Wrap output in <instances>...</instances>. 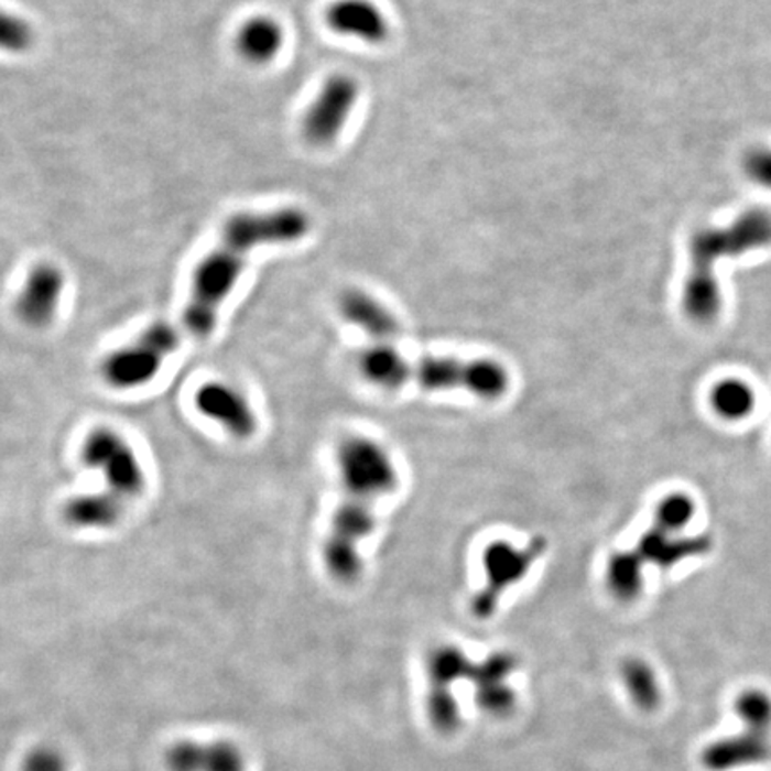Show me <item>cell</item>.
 Wrapping results in <instances>:
<instances>
[{"instance_id": "8", "label": "cell", "mask_w": 771, "mask_h": 771, "mask_svg": "<svg viewBox=\"0 0 771 771\" xmlns=\"http://www.w3.org/2000/svg\"><path fill=\"white\" fill-rule=\"evenodd\" d=\"M193 408L203 419L235 437L238 442H247L258 434L259 419L254 405L243 390L227 381L203 382L193 391Z\"/></svg>"}, {"instance_id": "22", "label": "cell", "mask_w": 771, "mask_h": 771, "mask_svg": "<svg viewBox=\"0 0 771 771\" xmlns=\"http://www.w3.org/2000/svg\"><path fill=\"white\" fill-rule=\"evenodd\" d=\"M738 715L745 727L771 732V696L761 689H750L738 698Z\"/></svg>"}, {"instance_id": "24", "label": "cell", "mask_w": 771, "mask_h": 771, "mask_svg": "<svg viewBox=\"0 0 771 771\" xmlns=\"http://www.w3.org/2000/svg\"><path fill=\"white\" fill-rule=\"evenodd\" d=\"M745 174L762 188L771 189V149L756 146L745 155Z\"/></svg>"}, {"instance_id": "9", "label": "cell", "mask_w": 771, "mask_h": 771, "mask_svg": "<svg viewBox=\"0 0 771 771\" xmlns=\"http://www.w3.org/2000/svg\"><path fill=\"white\" fill-rule=\"evenodd\" d=\"M359 99V83L348 74H335L325 80L322 90L306 111L302 129L313 145H329L344 131L348 117Z\"/></svg>"}, {"instance_id": "14", "label": "cell", "mask_w": 771, "mask_h": 771, "mask_svg": "<svg viewBox=\"0 0 771 771\" xmlns=\"http://www.w3.org/2000/svg\"><path fill=\"white\" fill-rule=\"evenodd\" d=\"M325 20L335 33L379 45L390 36V24L372 0H336L327 8Z\"/></svg>"}, {"instance_id": "3", "label": "cell", "mask_w": 771, "mask_h": 771, "mask_svg": "<svg viewBox=\"0 0 771 771\" xmlns=\"http://www.w3.org/2000/svg\"><path fill=\"white\" fill-rule=\"evenodd\" d=\"M771 245V213L750 209L727 227L696 231L689 245V273L682 286L681 307L687 321L706 325L721 311V290L715 267L724 258H736Z\"/></svg>"}, {"instance_id": "17", "label": "cell", "mask_w": 771, "mask_h": 771, "mask_svg": "<svg viewBox=\"0 0 771 771\" xmlns=\"http://www.w3.org/2000/svg\"><path fill=\"white\" fill-rule=\"evenodd\" d=\"M770 734L747 727V732L741 736L718 741L706 752V767L713 771H727L770 761Z\"/></svg>"}, {"instance_id": "4", "label": "cell", "mask_w": 771, "mask_h": 771, "mask_svg": "<svg viewBox=\"0 0 771 771\" xmlns=\"http://www.w3.org/2000/svg\"><path fill=\"white\" fill-rule=\"evenodd\" d=\"M181 341L177 327L169 322H154L100 359V379L115 391L143 390L160 377L166 362L180 350Z\"/></svg>"}, {"instance_id": "6", "label": "cell", "mask_w": 771, "mask_h": 771, "mask_svg": "<svg viewBox=\"0 0 771 771\" xmlns=\"http://www.w3.org/2000/svg\"><path fill=\"white\" fill-rule=\"evenodd\" d=\"M79 459L86 470L100 477L102 491L132 508L146 488L145 466L128 437L111 425H97L80 443Z\"/></svg>"}, {"instance_id": "7", "label": "cell", "mask_w": 771, "mask_h": 771, "mask_svg": "<svg viewBox=\"0 0 771 771\" xmlns=\"http://www.w3.org/2000/svg\"><path fill=\"white\" fill-rule=\"evenodd\" d=\"M549 551V541L545 536H534L528 545L514 546L508 540H495L485 546L482 551V572L485 584L471 598V612L479 620H489L493 617L503 595L509 589L522 583L523 578L531 574L537 561Z\"/></svg>"}, {"instance_id": "18", "label": "cell", "mask_w": 771, "mask_h": 771, "mask_svg": "<svg viewBox=\"0 0 771 771\" xmlns=\"http://www.w3.org/2000/svg\"><path fill=\"white\" fill-rule=\"evenodd\" d=\"M284 29L272 17H252L241 25L236 36V48L241 57L254 65L273 62L283 51Z\"/></svg>"}, {"instance_id": "1", "label": "cell", "mask_w": 771, "mask_h": 771, "mask_svg": "<svg viewBox=\"0 0 771 771\" xmlns=\"http://www.w3.org/2000/svg\"><path fill=\"white\" fill-rule=\"evenodd\" d=\"M339 497L321 545L325 574L354 584L365 569L362 546L376 534L379 503L400 488L395 457L376 437L347 434L335 450Z\"/></svg>"}, {"instance_id": "23", "label": "cell", "mask_w": 771, "mask_h": 771, "mask_svg": "<svg viewBox=\"0 0 771 771\" xmlns=\"http://www.w3.org/2000/svg\"><path fill=\"white\" fill-rule=\"evenodd\" d=\"M34 34L31 25L17 14H2V25H0V43L2 48L10 52H24L31 47Z\"/></svg>"}, {"instance_id": "19", "label": "cell", "mask_w": 771, "mask_h": 771, "mask_svg": "<svg viewBox=\"0 0 771 771\" xmlns=\"http://www.w3.org/2000/svg\"><path fill=\"white\" fill-rule=\"evenodd\" d=\"M707 402L718 419L736 424L752 416L758 408V393L745 379L724 377L710 386Z\"/></svg>"}, {"instance_id": "13", "label": "cell", "mask_w": 771, "mask_h": 771, "mask_svg": "<svg viewBox=\"0 0 771 771\" xmlns=\"http://www.w3.org/2000/svg\"><path fill=\"white\" fill-rule=\"evenodd\" d=\"M128 503L118 500L102 489L77 493L63 503L62 518L66 528L74 531H113L128 517Z\"/></svg>"}, {"instance_id": "10", "label": "cell", "mask_w": 771, "mask_h": 771, "mask_svg": "<svg viewBox=\"0 0 771 771\" xmlns=\"http://www.w3.org/2000/svg\"><path fill=\"white\" fill-rule=\"evenodd\" d=\"M66 279L56 264L39 263L29 270L14 311L20 321L33 329H43L54 322L65 293Z\"/></svg>"}, {"instance_id": "16", "label": "cell", "mask_w": 771, "mask_h": 771, "mask_svg": "<svg viewBox=\"0 0 771 771\" xmlns=\"http://www.w3.org/2000/svg\"><path fill=\"white\" fill-rule=\"evenodd\" d=\"M359 376L377 390L399 391L411 382V359L397 344H368L359 350Z\"/></svg>"}, {"instance_id": "15", "label": "cell", "mask_w": 771, "mask_h": 771, "mask_svg": "<svg viewBox=\"0 0 771 771\" xmlns=\"http://www.w3.org/2000/svg\"><path fill=\"white\" fill-rule=\"evenodd\" d=\"M169 771H245L243 756L227 741H181L165 756Z\"/></svg>"}, {"instance_id": "21", "label": "cell", "mask_w": 771, "mask_h": 771, "mask_svg": "<svg viewBox=\"0 0 771 771\" xmlns=\"http://www.w3.org/2000/svg\"><path fill=\"white\" fill-rule=\"evenodd\" d=\"M696 511L698 508L692 495L686 491H672L655 503L652 523L669 531L684 532L695 520Z\"/></svg>"}, {"instance_id": "2", "label": "cell", "mask_w": 771, "mask_h": 771, "mask_svg": "<svg viewBox=\"0 0 771 771\" xmlns=\"http://www.w3.org/2000/svg\"><path fill=\"white\" fill-rule=\"evenodd\" d=\"M311 220L298 207L238 213L227 220L217 247L193 272L183 325L189 336L206 339L217 329L218 316L240 281L250 252L263 245L293 243L310 231Z\"/></svg>"}, {"instance_id": "12", "label": "cell", "mask_w": 771, "mask_h": 771, "mask_svg": "<svg viewBox=\"0 0 771 771\" xmlns=\"http://www.w3.org/2000/svg\"><path fill=\"white\" fill-rule=\"evenodd\" d=\"M339 315L347 324L361 330L368 344H397L402 336V325L395 313L379 298L362 290H347L338 301Z\"/></svg>"}, {"instance_id": "5", "label": "cell", "mask_w": 771, "mask_h": 771, "mask_svg": "<svg viewBox=\"0 0 771 771\" xmlns=\"http://www.w3.org/2000/svg\"><path fill=\"white\" fill-rule=\"evenodd\" d=\"M411 382L428 393L463 391L485 402H497L511 390V373L497 359L428 354L411 361Z\"/></svg>"}, {"instance_id": "25", "label": "cell", "mask_w": 771, "mask_h": 771, "mask_svg": "<svg viewBox=\"0 0 771 771\" xmlns=\"http://www.w3.org/2000/svg\"><path fill=\"white\" fill-rule=\"evenodd\" d=\"M24 771H66V768L62 756L48 748H42L25 759Z\"/></svg>"}, {"instance_id": "11", "label": "cell", "mask_w": 771, "mask_h": 771, "mask_svg": "<svg viewBox=\"0 0 771 771\" xmlns=\"http://www.w3.org/2000/svg\"><path fill=\"white\" fill-rule=\"evenodd\" d=\"M710 540L704 534L689 536L684 532H673L669 529L650 525L641 534L632 551L640 557L647 568L654 566L661 572H669L684 561L695 560L702 555L709 554Z\"/></svg>"}, {"instance_id": "20", "label": "cell", "mask_w": 771, "mask_h": 771, "mask_svg": "<svg viewBox=\"0 0 771 771\" xmlns=\"http://www.w3.org/2000/svg\"><path fill=\"white\" fill-rule=\"evenodd\" d=\"M644 569L636 552H615L609 555L604 572V583L607 591L615 600L621 604H630L641 597L644 588Z\"/></svg>"}]
</instances>
